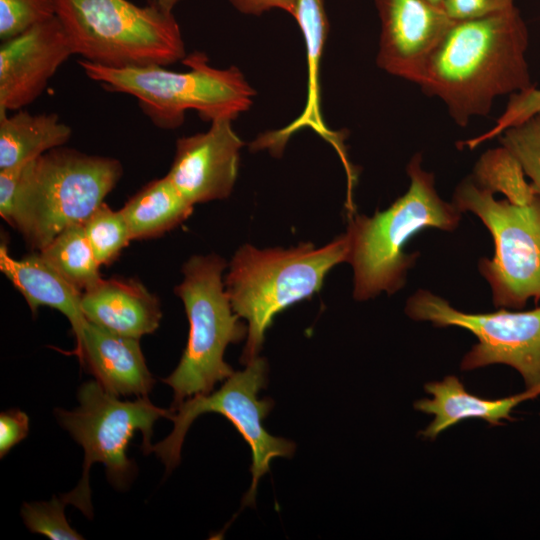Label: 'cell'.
Wrapping results in <instances>:
<instances>
[{"mask_svg": "<svg viewBox=\"0 0 540 540\" xmlns=\"http://www.w3.org/2000/svg\"><path fill=\"white\" fill-rule=\"evenodd\" d=\"M528 27L520 10L454 20L430 56L419 86L439 98L461 127L489 114L494 100L534 87L526 57Z\"/></svg>", "mask_w": 540, "mask_h": 540, "instance_id": "1", "label": "cell"}, {"mask_svg": "<svg viewBox=\"0 0 540 540\" xmlns=\"http://www.w3.org/2000/svg\"><path fill=\"white\" fill-rule=\"evenodd\" d=\"M452 203L477 216L494 243L478 271L495 307L521 310L540 301V197L521 166L497 160L477 166L455 188Z\"/></svg>", "mask_w": 540, "mask_h": 540, "instance_id": "2", "label": "cell"}, {"mask_svg": "<svg viewBox=\"0 0 540 540\" xmlns=\"http://www.w3.org/2000/svg\"><path fill=\"white\" fill-rule=\"evenodd\" d=\"M416 153L408 162V190L387 209L372 216L349 215L346 231L349 242L347 263L353 268V297L358 301L374 298L385 292L393 295L407 281L408 271L419 253H407L405 247L419 232L438 229L453 232L462 213L445 201L435 187V176L422 166Z\"/></svg>", "mask_w": 540, "mask_h": 540, "instance_id": "3", "label": "cell"}, {"mask_svg": "<svg viewBox=\"0 0 540 540\" xmlns=\"http://www.w3.org/2000/svg\"><path fill=\"white\" fill-rule=\"evenodd\" d=\"M346 233L322 247L301 243L290 248L243 245L229 264L225 289L233 311L248 322L243 364L258 356L274 317L319 292L327 273L346 262Z\"/></svg>", "mask_w": 540, "mask_h": 540, "instance_id": "4", "label": "cell"}, {"mask_svg": "<svg viewBox=\"0 0 540 540\" xmlns=\"http://www.w3.org/2000/svg\"><path fill=\"white\" fill-rule=\"evenodd\" d=\"M122 174L115 158L52 149L23 165L10 225L40 251L68 226L83 223Z\"/></svg>", "mask_w": 540, "mask_h": 540, "instance_id": "5", "label": "cell"}, {"mask_svg": "<svg viewBox=\"0 0 540 540\" xmlns=\"http://www.w3.org/2000/svg\"><path fill=\"white\" fill-rule=\"evenodd\" d=\"M182 62L189 71L160 65L117 69L83 59L79 64L87 77L107 90L136 98L153 124L164 129L182 125L187 110L212 122L234 120L252 105L255 91L237 67H212L201 52L186 55Z\"/></svg>", "mask_w": 540, "mask_h": 540, "instance_id": "6", "label": "cell"}, {"mask_svg": "<svg viewBox=\"0 0 540 540\" xmlns=\"http://www.w3.org/2000/svg\"><path fill=\"white\" fill-rule=\"evenodd\" d=\"M56 16L74 54L110 67L167 66L186 57L180 27L154 2L127 0H55Z\"/></svg>", "mask_w": 540, "mask_h": 540, "instance_id": "7", "label": "cell"}, {"mask_svg": "<svg viewBox=\"0 0 540 540\" xmlns=\"http://www.w3.org/2000/svg\"><path fill=\"white\" fill-rule=\"evenodd\" d=\"M226 267L216 254L194 255L183 265V281L174 291L183 301L189 334L179 364L162 379L173 390L171 408L186 398L210 393L234 373L224 361V352L247 336L248 327L233 311L222 282Z\"/></svg>", "mask_w": 540, "mask_h": 540, "instance_id": "8", "label": "cell"}, {"mask_svg": "<svg viewBox=\"0 0 540 540\" xmlns=\"http://www.w3.org/2000/svg\"><path fill=\"white\" fill-rule=\"evenodd\" d=\"M77 398L79 406L74 410H55L60 425L84 450L82 477L78 485L62 497L91 519V466L96 462L103 464L108 481L117 489L126 488L135 472L133 461L126 453L129 441L140 431L142 449L149 454L154 423L159 418H169L172 410L153 405L148 397L121 401L96 380L83 383Z\"/></svg>", "mask_w": 540, "mask_h": 540, "instance_id": "9", "label": "cell"}, {"mask_svg": "<svg viewBox=\"0 0 540 540\" xmlns=\"http://www.w3.org/2000/svg\"><path fill=\"white\" fill-rule=\"evenodd\" d=\"M268 367L265 359L256 357L246 363L242 371L234 372L215 392L198 394L170 408L173 421L171 433L152 445L154 452L169 472L181 459L185 435L200 415L218 413L228 419L248 443L252 452V483L245 494L244 505L254 504L259 479L270 471V463L277 457H290L295 444L272 436L263 426V420L273 407L268 398L259 399L258 393L267 384Z\"/></svg>", "mask_w": 540, "mask_h": 540, "instance_id": "10", "label": "cell"}, {"mask_svg": "<svg viewBox=\"0 0 540 540\" xmlns=\"http://www.w3.org/2000/svg\"><path fill=\"white\" fill-rule=\"evenodd\" d=\"M405 313L435 327L453 326L471 332L477 343L462 358V370L505 364L519 372L526 390L540 394V307L468 313L429 290L418 289L407 299Z\"/></svg>", "mask_w": 540, "mask_h": 540, "instance_id": "11", "label": "cell"}, {"mask_svg": "<svg viewBox=\"0 0 540 540\" xmlns=\"http://www.w3.org/2000/svg\"><path fill=\"white\" fill-rule=\"evenodd\" d=\"M381 31L378 66L419 84L427 62L454 19L430 0H374Z\"/></svg>", "mask_w": 540, "mask_h": 540, "instance_id": "12", "label": "cell"}, {"mask_svg": "<svg viewBox=\"0 0 540 540\" xmlns=\"http://www.w3.org/2000/svg\"><path fill=\"white\" fill-rule=\"evenodd\" d=\"M227 118L206 132L177 140L168 179L193 205L227 198L238 176L242 140Z\"/></svg>", "mask_w": 540, "mask_h": 540, "instance_id": "13", "label": "cell"}, {"mask_svg": "<svg viewBox=\"0 0 540 540\" xmlns=\"http://www.w3.org/2000/svg\"><path fill=\"white\" fill-rule=\"evenodd\" d=\"M73 54L57 16L2 41L0 111L21 110L34 102L58 68Z\"/></svg>", "mask_w": 540, "mask_h": 540, "instance_id": "14", "label": "cell"}, {"mask_svg": "<svg viewBox=\"0 0 540 540\" xmlns=\"http://www.w3.org/2000/svg\"><path fill=\"white\" fill-rule=\"evenodd\" d=\"M72 353L108 392L116 396L148 397L155 379L139 339L125 337L86 321Z\"/></svg>", "mask_w": 540, "mask_h": 540, "instance_id": "15", "label": "cell"}, {"mask_svg": "<svg viewBox=\"0 0 540 540\" xmlns=\"http://www.w3.org/2000/svg\"><path fill=\"white\" fill-rule=\"evenodd\" d=\"M81 307L88 321L135 339L153 333L162 317L158 298L134 279H102L82 293Z\"/></svg>", "mask_w": 540, "mask_h": 540, "instance_id": "16", "label": "cell"}, {"mask_svg": "<svg viewBox=\"0 0 540 540\" xmlns=\"http://www.w3.org/2000/svg\"><path fill=\"white\" fill-rule=\"evenodd\" d=\"M424 388L431 398L416 401L414 408L434 416L431 423L420 432L430 440L466 419H482L490 425H500L504 420L511 419V412L517 405L538 396L533 391L525 390L501 399L481 398L469 393L453 375L441 381L429 382Z\"/></svg>", "mask_w": 540, "mask_h": 540, "instance_id": "17", "label": "cell"}, {"mask_svg": "<svg viewBox=\"0 0 540 540\" xmlns=\"http://www.w3.org/2000/svg\"><path fill=\"white\" fill-rule=\"evenodd\" d=\"M294 18L304 36L308 61V97L303 113L287 127L267 133L254 142L256 149H268L273 154L282 152L287 139L304 126L312 127L329 140L338 151L341 159L346 152L342 139L335 137L324 126L319 111V64L328 33V19L323 0H298Z\"/></svg>", "mask_w": 540, "mask_h": 540, "instance_id": "18", "label": "cell"}, {"mask_svg": "<svg viewBox=\"0 0 540 540\" xmlns=\"http://www.w3.org/2000/svg\"><path fill=\"white\" fill-rule=\"evenodd\" d=\"M0 270L23 295L33 314L40 306L60 311L78 337L87 321L81 307L83 292L54 270L39 252L17 260L9 255L7 245L1 244Z\"/></svg>", "mask_w": 540, "mask_h": 540, "instance_id": "19", "label": "cell"}, {"mask_svg": "<svg viewBox=\"0 0 540 540\" xmlns=\"http://www.w3.org/2000/svg\"><path fill=\"white\" fill-rule=\"evenodd\" d=\"M72 130L55 113L32 114L0 111V170L28 163L64 146Z\"/></svg>", "mask_w": 540, "mask_h": 540, "instance_id": "20", "label": "cell"}, {"mask_svg": "<svg viewBox=\"0 0 540 540\" xmlns=\"http://www.w3.org/2000/svg\"><path fill=\"white\" fill-rule=\"evenodd\" d=\"M193 208L165 176L145 185L120 210L132 240H142L159 237L179 226Z\"/></svg>", "mask_w": 540, "mask_h": 540, "instance_id": "21", "label": "cell"}, {"mask_svg": "<svg viewBox=\"0 0 540 540\" xmlns=\"http://www.w3.org/2000/svg\"><path fill=\"white\" fill-rule=\"evenodd\" d=\"M38 252L54 270L81 292L103 279L101 265L89 244L83 223L68 226Z\"/></svg>", "mask_w": 540, "mask_h": 540, "instance_id": "22", "label": "cell"}, {"mask_svg": "<svg viewBox=\"0 0 540 540\" xmlns=\"http://www.w3.org/2000/svg\"><path fill=\"white\" fill-rule=\"evenodd\" d=\"M84 232L100 265L111 264L132 240L121 210L104 202L83 222Z\"/></svg>", "mask_w": 540, "mask_h": 540, "instance_id": "23", "label": "cell"}, {"mask_svg": "<svg viewBox=\"0 0 540 540\" xmlns=\"http://www.w3.org/2000/svg\"><path fill=\"white\" fill-rule=\"evenodd\" d=\"M500 144L521 165L540 197V113L502 132Z\"/></svg>", "mask_w": 540, "mask_h": 540, "instance_id": "24", "label": "cell"}, {"mask_svg": "<svg viewBox=\"0 0 540 540\" xmlns=\"http://www.w3.org/2000/svg\"><path fill=\"white\" fill-rule=\"evenodd\" d=\"M66 504L62 496H54L47 502L25 503L21 515L30 531L51 540L83 539V536L69 525L65 517Z\"/></svg>", "mask_w": 540, "mask_h": 540, "instance_id": "25", "label": "cell"}, {"mask_svg": "<svg viewBox=\"0 0 540 540\" xmlns=\"http://www.w3.org/2000/svg\"><path fill=\"white\" fill-rule=\"evenodd\" d=\"M55 16V0H0V39L9 40Z\"/></svg>", "mask_w": 540, "mask_h": 540, "instance_id": "26", "label": "cell"}, {"mask_svg": "<svg viewBox=\"0 0 540 540\" xmlns=\"http://www.w3.org/2000/svg\"><path fill=\"white\" fill-rule=\"evenodd\" d=\"M540 113V89L535 86L525 92L514 94L506 111L499 119L497 126L488 134H483L484 140L502 133L508 127L519 124L529 117Z\"/></svg>", "mask_w": 540, "mask_h": 540, "instance_id": "27", "label": "cell"}, {"mask_svg": "<svg viewBox=\"0 0 540 540\" xmlns=\"http://www.w3.org/2000/svg\"><path fill=\"white\" fill-rule=\"evenodd\" d=\"M442 6L450 18L463 20L497 13L515 5L514 0H443Z\"/></svg>", "mask_w": 540, "mask_h": 540, "instance_id": "28", "label": "cell"}, {"mask_svg": "<svg viewBox=\"0 0 540 540\" xmlns=\"http://www.w3.org/2000/svg\"><path fill=\"white\" fill-rule=\"evenodd\" d=\"M29 432V417L19 409L0 414V457L3 458Z\"/></svg>", "mask_w": 540, "mask_h": 540, "instance_id": "29", "label": "cell"}, {"mask_svg": "<svg viewBox=\"0 0 540 540\" xmlns=\"http://www.w3.org/2000/svg\"><path fill=\"white\" fill-rule=\"evenodd\" d=\"M23 165L0 170V215L9 225Z\"/></svg>", "mask_w": 540, "mask_h": 540, "instance_id": "30", "label": "cell"}, {"mask_svg": "<svg viewBox=\"0 0 540 540\" xmlns=\"http://www.w3.org/2000/svg\"><path fill=\"white\" fill-rule=\"evenodd\" d=\"M241 13L260 15L271 9H280L294 17L298 0H229Z\"/></svg>", "mask_w": 540, "mask_h": 540, "instance_id": "31", "label": "cell"}, {"mask_svg": "<svg viewBox=\"0 0 540 540\" xmlns=\"http://www.w3.org/2000/svg\"><path fill=\"white\" fill-rule=\"evenodd\" d=\"M179 0H154V3L157 4L160 8L166 11H172L173 7Z\"/></svg>", "mask_w": 540, "mask_h": 540, "instance_id": "32", "label": "cell"}, {"mask_svg": "<svg viewBox=\"0 0 540 540\" xmlns=\"http://www.w3.org/2000/svg\"><path fill=\"white\" fill-rule=\"evenodd\" d=\"M430 1L438 5H442L443 3V0H430Z\"/></svg>", "mask_w": 540, "mask_h": 540, "instance_id": "33", "label": "cell"}]
</instances>
